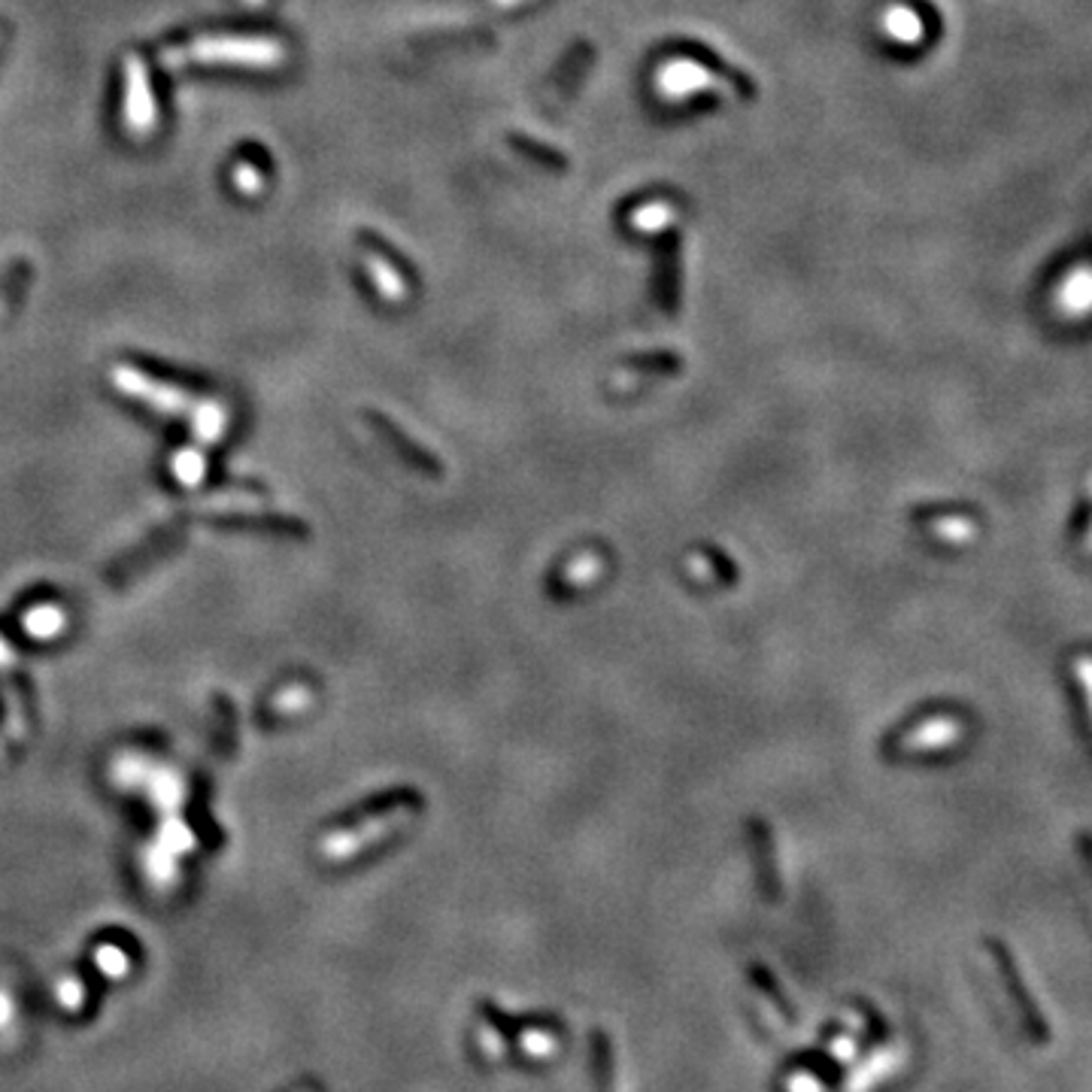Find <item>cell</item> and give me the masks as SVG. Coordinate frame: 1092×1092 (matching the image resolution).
<instances>
[{
  "mask_svg": "<svg viewBox=\"0 0 1092 1092\" xmlns=\"http://www.w3.org/2000/svg\"><path fill=\"white\" fill-rule=\"evenodd\" d=\"M368 273L374 276V283H377V289H380V295H383L386 301H404V283H401V276L388 267L386 261L368 256Z\"/></svg>",
  "mask_w": 1092,
  "mask_h": 1092,
  "instance_id": "obj_12",
  "label": "cell"
},
{
  "mask_svg": "<svg viewBox=\"0 0 1092 1092\" xmlns=\"http://www.w3.org/2000/svg\"><path fill=\"white\" fill-rule=\"evenodd\" d=\"M707 85H713V76L707 73L705 67L692 65V62H680V65L665 67V73H662V88H665L671 98L689 95L692 88H707Z\"/></svg>",
  "mask_w": 1092,
  "mask_h": 1092,
  "instance_id": "obj_7",
  "label": "cell"
},
{
  "mask_svg": "<svg viewBox=\"0 0 1092 1092\" xmlns=\"http://www.w3.org/2000/svg\"><path fill=\"white\" fill-rule=\"evenodd\" d=\"M234 62V65L267 67L283 62V46L273 40H250V37H222V40H200L186 52L164 55V65L180 62Z\"/></svg>",
  "mask_w": 1092,
  "mask_h": 1092,
  "instance_id": "obj_1",
  "label": "cell"
},
{
  "mask_svg": "<svg viewBox=\"0 0 1092 1092\" xmlns=\"http://www.w3.org/2000/svg\"><path fill=\"white\" fill-rule=\"evenodd\" d=\"M686 49H689V52H692V55H695V59H699V62H702V65H710V67H713V70H716V73H719V76H725V79H731V85H735V88H738V91H741V95H744V98H750V95H756V82H750V79H747V76H741V70H735V67H731V65H725V62H719V59H716V55H713V52H707L705 46H695V43H689V46H686Z\"/></svg>",
  "mask_w": 1092,
  "mask_h": 1092,
  "instance_id": "obj_9",
  "label": "cell"
},
{
  "mask_svg": "<svg viewBox=\"0 0 1092 1092\" xmlns=\"http://www.w3.org/2000/svg\"><path fill=\"white\" fill-rule=\"evenodd\" d=\"M610 1041H604L601 1031H595V1081H598V1090L610 1092V1081H613V1071H610Z\"/></svg>",
  "mask_w": 1092,
  "mask_h": 1092,
  "instance_id": "obj_14",
  "label": "cell"
},
{
  "mask_svg": "<svg viewBox=\"0 0 1092 1092\" xmlns=\"http://www.w3.org/2000/svg\"><path fill=\"white\" fill-rule=\"evenodd\" d=\"M12 665H15V652L9 649V643L0 638V671H6V668H12Z\"/></svg>",
  "mask_w": 1092,
  "mask_h": 1092,
  "instance_id": "obj_19",
  "label": "cell"
},
{
  "mask_svg": "<svg viewBox=\"0 0 1092 1092\" xmlns=\"http://www.w3.org/2000/svg\"><path fill=\"white\" fill-rule=\"evenodd\" d=\"M113 383L119 386V391H125L130 398L161 410V413H183V410H194V401L189 394H183L180 388L164 386V383H155L152 377H143L140 371L134 368H116L113 371Z\"/></svg>",
  "mask_w": 1092,
  "mask_h": 1092,
  "instance_id": "obj_2",
  "label": "cell"
},
{
  "mask_svg": "<svg viewBox=\"0 0 1092 1092\" xmlns=\"http://www.w3.org/2000/svg\"><path fill=\"white\" fill-rule=\"evenodd\" d=\"M203 470H206L203 455L194 450H183L177 455V461H174V474H177V480L186 483V486H197V483L203 480Z\"/></svg>",
  "mask_w": 1092,
  "mask_h": 1092,
  "instance_id": "obj_13",
  "label": "cell"
},
{
  "mask_svg": "<svg viewBox=\"0 0 1092 1092\" xmlns=\"http://www.w3.org/2000/svg\"><path fill=\"white\" fill-rule=\"evenodd\" d=\"M0 756H3V744H0Z\"/></svg>",
  "mask_w": 1092,
  "mask_h": 1092,
  "instance_id": "obj_20",
  "label": "cell"
},
{
  "mask_svg": "<svg viewBox=\"0 0 1092 1092\" xmlns=\"http://www.w3.org/2000/svg\"><path fill=\"white\" fill-rule=\"evenodd\" d=\"M598 571H601V559H595V556H579V559H574V565H571V577H562V582H568V586H562L556 595H568L571 589L582 586L586 579H592Z\"/></svg>",
  "mask_w": 1092,
  "mask_h": 1092,
  "instance_id": "obj_15",
  "label": "cell"
},
{
  "mask_svg": "<svg viewBox=\"0 0 1092 1092\" xmlns=\"http://www.w3.org/2000/svg\"><path fill=\"white\" fill-rule=\"evenodd\" d=\"M747 832H750L753 856H756V865H759V890L765 893V899L774 901V896H780V877H777V868H774L771 829L762 820H747Z\"/></svg>",
  "mask_w": 1092,
  "mask_h": 1092,
  "instance_id": "obj_6",
  "label": "cell"
},
{
  "mask_svg": "<svg viewBox=\"0 0 1092 1092\" xmlns=\"http://www.w3.org/2000/svg\"><path fill=\"white\" fill-rule=\"evenodd\" d=\"M22 623H25V629H28V635H31V638L46 641V638L62 635L67 616H65V610H62V607H55V604H37L34 610H28V613H25V619H22Z\"/></svg>",
  "mask_w": 1092,
  "mask_h": 1092,
  "instance_id": "obj_8",
  "label": "cell"
},
{
  "mask_svg": "<svg viewBox=\"0 0 1092 1092\" xmlns=\"http://www.w3.org/2000/svg\"><path fill=\"white\" fill-rule=\"evenodd\" d=\"M410 811H413V807H394V811H383V814H374L368 823H362V826H359V829H352V832L331 835L328 840H325V856H328V859H346V856L359 853L362 846H368V843H374V840L386 837L388 832H394V829H398V823H401Z\"/></svg>",
  "mask_w": 1092,
  "mask_h": 1092,
  "instance_id": "obj_3",
  "label": "cell"
},
{
  "mask_svg": "<svg viewBox=\"0 0 1092 1092\" xmlns=\"http://www.w3.org/2000/svg\"><path fill=\"white\" fill-rule=\"evenodd\" d=\"M374 419V425H377V431L386 438L388 444L398 450V455L407 461V464H413L416 470H422L425 477H444V464H441V458H435L431 452L428 450H422L419 444H413L394 422H388V419H383V416H371Z\"/></svg>",
  "mask_w": 1092,
  "mask_h": 1092,
  "instance_id": "obj_4",
  "label": "cell"
},
{
  "mask_svg": "<svg viewBox=\"0 0 1092 1092\" xmlns=\"http://www.w3.org/2000/svg\"><path fill=\"white\" fill-rule=\"evenodd\" d=\"M128 128L134 134L152 128V95L140 59H128Z\"/></svg>",
  "mask_w": 1092,
  "mask_h": 1092,
  "instance_id": "obj_5",
  "label": "cell"
},
{
  "mask_svg": "<svg viewBox=\"0 0 1092 1092\" xmlns=\"http://www.w3.org/2000/svg\"><path fill=\"white\" fill-rule=\"evenodd\" d=\"M671 219V206L668 203H646L643 210H638L635 213V225L638 228H662L665 222Z\"/></svg>",
  "mask_w": 1092,
  "mask_h": 1092,
  "instance_id": "obj_17",
  "label": "cell"
},
{
  "mask_svg": "<svg viewBox=\"0 0 1092 1092\" xmlns=\"http://www.w3.org/2000/svg\"><path fill=\"white\" fill-rule=\"evenodd\" d=\"M511 143H514L519 152H525V155H531L534 161H540L543 167H565V164H568V158H565L559 149H550L547 143L531 140V137H525V134H511Z\"/></svg>",
  "mask_w": 1092,
  "mask_h": 1092,
  "instance_id": "obj_11",
  "label": "cell"
},
{
  "mask_svg": "<svg viewBox=\"0 0 1092 1092\" xmlns=\"http://www.w3.org/2000/svg\"><path fill=\"white\" fill-rule=\"evenodd\" d=\"M629 368L632 371H677L680 359L671 352H646V355H632Z\"/></svg>",
  "mask_w": 1092,
  "mask_h": 1092,
  "instance_id": "obj_16",
  "label": "cell"
},
{
  "mask_svg": "<svg viewBox=\"0 0 1092 1092\" xmlns=\"http://www.w3.org/2000/svg\"><path fill=\"white\" fill-rule=\"evenodd\" d=\"M222 428H225V410H222L219 404H213V401L200 404L197 413H194V431H197V438H200L203 444H213V441L222 435Z\"/></svg>",
  "mask_w": 1092,
  "mask_h": 1092,
  "instance_id": "obj_10",
  "label": "cell"
},
{
  "mask_svg": "<svg viewBox=\"0 0 1092 1092\" xmlns=\"http://www.w3.org/2000/svg\"><path fill=\"white\" fill-rule=\"evenodd\" d=\"M310 702V692L304 689V686H295V689H289L279 702H276V713H289V710H298V707H304Z\"/></svg>",
  "mask_w": 1092,
  "mask_h": 1092,
  "instance_id": "obj_18",
  "label": "cell"
}]
</instances>
